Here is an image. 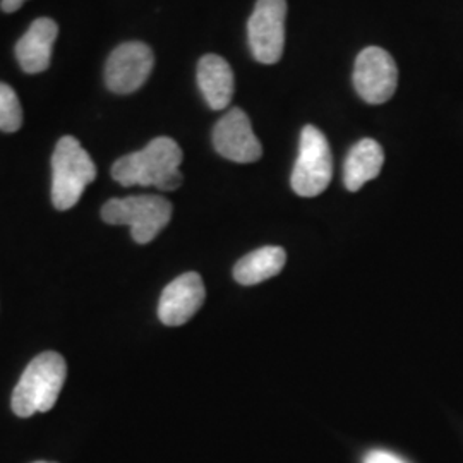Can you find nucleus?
<instances>
[{
    "instance_id": "f257e3e1",
    "label": "nucleus",
    "mask_w": 463,
    "mask_h": 463,
    "mask_svg": "<svg viewBox=\"0 0 463 463\" xmlns=\"http://www.w3.org/2000/svg\"><path fill=\"white\" fill-rule=\"evenodd\" d=\"M183 149L170 137H156L136 153L118 158L112 166L117 183L131 185H155L160 191H175L183 185Z\"/></svg>"
},
{
    "instance_id": "6e6552de",
    "label": "nucleus",
    "mask_w": 463,
    "mask_h": 463,
    "mask_svg": "<svg viewBox=\"0 0 463 463\" xmlns=\"http://www.w3.org/2000/svg\"><path fill=\"white\" fill-rule=\"evenodd\" d=\"M155 57L146 43L128 42L118 45L105 66V84L117 95H129L139 90L153 71Z\"/></svg>"
},
{
    "instance_id": "39448f33",
    "label": "nucleus",
    "mask_w": 463,
    "mask_h": 463,
    "mask_svg": "<svg viewBox=\"0 0 463 463\" xmlns=\"http://www.w3.org/2000/svg\"><path fill=\"white\" fill-rule=\"evenodd\" d=\"M333 158L326 136L315 126H306L300 134L298 156L292 172V189L302 198L319 196L330 185Z\"/></svg>"
},
{
    "instance_id": "f3484780",
    "label": "nucleus",
    "mask_w": 463,
    "mask_h": 463,
    "mask_svg": "<svg viewBox=\"0 0 463 463\" xmlns=\"http://www.w3.org/2000/svg\"><path fill=\"white\" fill-rule=\"evenodd\" d=\"M26 0H2L0 7L4 13H16L17 9L24 4Z\"/></svg>"
},
{
    "instance_id": "423d86ee",
    "label": "nucleus",
    "mask_w": 463,
    "mask_h": 463,
    "mask_svg": "<svg viewBox=\"0 0 463 463\" xmlns=\"http://www.w3.org/2000/svg\"><path fill=\"white\" fill-rule=\"evenodd\" d=\"M287 0H258L248 21L249 47L261 64H277L285 47Z\"/></svg>"
},
{
    "instance_id": "f8f14e48",
    "label": "nucleus",
    "mask_w": 463,
    "mask_h": 463,
    "mask_svg": "<svg viewBox=\"0 0 463 463\" xmlns=\"http://www.w3.org/2000/svg\"><path fill=\"white\" fill-rule=\"evenodd\" d=\"M198 84L210 109L223 110L231 105L235 80L229 62L220 55L208 53L199 61Z\"/></svg>"
},
{
    "instance_id": "20e7f679",
    "label": "nucleus",
    "mask_w": 463,
    "mask_h": 463,
    "mask_svg": "<svg viewBox=\"0 0 463 463\" xmlns=\"http://www.w3.org/2000/svg\"><path fill=\"white\" fill-rule=\"evenodd\" d=\"M109 225H128L137 244H148L165 229L172 218V204L162 196H129L110 199L101 208Z\"/></svg>"
},
{
    "instance_id": "4468645a",
    "label": "nucleus",
    "mask_w": 463,
    "mask_h": 463,
    "mask_svg": "<svg viewBox=\"0 0 463 463\" xmlns=\"http://www.w3.org/2000/svg\"><path fill=\"white\" fill-rule=\"evenodd\" d=\"M287 261V254L281 248L266 246L249 252L237 261L233 268V279L241 285H256L277 277Z\"/></svg>"
},
{
    "instance_id": "7ed1b4c3",
    "label": "nucleus",
    "mask_w": 463,
    "mask_h": 463,
    "mask_svg": "<svg viewBox=\"0 0 463 463\" xmlns=\"http://www.w3.org/2000/svg\"><path fill=\"white\" fill-rule=\"evenodd\" d=\"M97 177V166L72 136L59 139L52 155V203L57 210H71L88 184Z\"/></svg>"
},
{
    "instance_id": "9d476101",
    "label": "nucleus",
    "mask_w": 463,
    "mask_h": 463,
    "mask_svg": "<svg viewBox=\"0 0 463 463\" xmlns=\"http://www.w3.org/2000/svg\"><path fill=\"white\" fill-rule=\"evenodd\" d=\"M204 298V283L198 273H184L162 292L158 317L166 326H181L198 313Z\"/></svg>"
},
{
    "instance_id": "ddd939ff",
    "label": "nucleus",
    "mask_w": 463,
    "mask_h": 463,
    "mask_svg": "<svg viewBox=\"0 0 463 463\" xmlns=\"http://www.w3.org/2000/svg\"><path fill=\"white\" fill-rule=\"evenodd\" d=\"M384 164V153L380 143L374 139H363L350 149L345 166L344 183L350 193L359 191L365 183L380 175Z\"/></svg>"
},
{
    "instance_id": "a211bd4d",
    "label": "nucleus",
    "mask_w": 463,
    "mask_h": 463,
    "mask_svg": "<svg viewBox=\"0 0 463 463\" xmlns=\"http://www.w3.org/2000/svg\"><path fill=\"white\" fill-rule=\"evenodd\" d=\"M34 463H53V462H34Z\"/></svg>"
},
{
    "instance_id": "dca6fc26",
    "label": "nucleus",
    "mask_w": 463,
    "mask_h": 463,
    "mask_svg": "<svg viewBox=\"0 0 463 463\" xmlns=\"http://www.w3.org/2000/svg\"><path fill=\"white\" fill-rule=\"evenodd\" d=\"M363 463H409L405 458L398 457L386 449H373L364 457Z\"/></svg>"
},
{
    "instance_id": "9b49d317",
    "label": "nucleus",
    "mask_w": 463,
    "mask_h": 463,
    "mask_svg": "<svg viewBox=\"0 0 463 463\" xmlns=\"http://www.w3.org/2000/svg\"><path fill=\"white\" fill-rule=\"evenodd\" d=\"M59 26L53 19L40 17L17 42L16 57L21 69L28 74L47 71L52 59V47L57 40Z\"/></svg>"
},
{
    "instance_id": "0eeeda50",
    "label": "nucleus",
    "mask_w": 463,
    "mask_h": 463,
    "mask_svg": "<svg viewBox=\"0 0 463 463\" xmlns=\"http://www.w3.org/2000/svg\"><path fill=\"white\" fill-rule=\"evenodd\" d=\"M398 69L393 57L380 47L363 50L354 67V86L359 97L381 105L392 99L397 91Z\"/></svg>"
},
{
    "instance_id": "2eb2a0df",
    "label": "nucleus",
    "mask_w": 463,
    "mask_h": 463,
    "mask_svg": "<svg viewBox=\"0 0 463 463\" xmlns=\"http://www.w3.org/2000/svg\"><path fill=\"white\" fill-rule=\"evenodd\" d=\"M23 124V109L17 99L16 91L0 83V131L16 133Z\"/></svg>"
},
{
    "instance_id": "1a4fd4ad",
    "label": "nucleus",
    "mask_w": 463,
    "mask_h": 463,
    "mask_svg": "<svg viewBox=\"0 0 463 463\" xmlns=\"http://www.w3.org/2000/svg\"><path fill=\"white\" fill-rule=\"evenodd\" d=\"M213 146L218 155L235 164H252L263 155L261 143L252 131L249 117L237 107L216 122Z\"/></svg>"
},
{
    "instance_id": "f03ea898",
    "label": "nucleus",
    "mask_w": 463,
    "mask_h": 463,
    "mask_svg": "<svg viewBox=\"0 0 463 463\" xmlns=\"http://www.w3.org/2000/svg\"><path fill=\"white\" fill-rule=\"evenodd\" d=\"M67 365L57 352L36 355L17 381L11 407L17 417H32L53 409L66 383Z\"/></svg>"
}]
</instances>
